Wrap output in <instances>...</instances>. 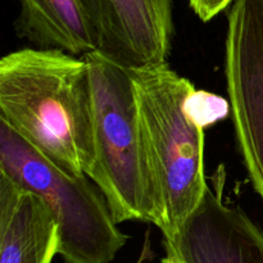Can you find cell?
Masks as SVG:
<instances>
[{"label": "cell", "instance_id": "6da1fadb", "mask_svg": "<svg viewBox=\"0 0 263 263\" xmlns=\"http://www.w3.org/2000/svg\"><path fill=\"white\" fill-rule=\"evenodd\" d=\"M0 120L67 172L94 162V102L85 55L23 48L0 61Z\"/></svg>", "mask_w": 263, "mask_h": 263}, {"label": "cell", "instance_id": "7a4b0ae2", "mask_svg": "<svg viewBox=\"0 0 263 263\" xmlns=\"http://www.w3.org/2000/svg\"><path fill=\"white\" fill-rule=\"evenodd\" d=\"M94 102V162L87 176L116 222L161 228L162 211L131 69L94 50L85 54Z\"/></svg>", "mask_w": 263, "mask_h": 263}, {"label": "cell", "instance_id": "3957f363", "mask_svg": "<svg viewBox=\"0 0 263 263\" xmlns=\"http://www.w3.org/2000/svg\"><path fill=\"white\" fill-rule=\"evenodd\" d=\"M139 110L158 189L159 230L175 235L207 192L204 128L187 112L194 85L168 63L131 69Z\"/></svg>", "mask_w": 263, "mask_h": 263}, {"label": "cell", "instance_id": "277c9868", "mask_svg": "<svg viewBox=\"0 0 263 263\" xmlns=\"http://www.w3.org/2000/svg\"><path fill=\"white\" fill-rule=\"evenodd\" d=\"M0 172L36 193L58 223L64 263H110L128 236L118 229L102 190L46 158L0 120Z\"/></svg>", "mask_w": 263, "mask_h": 263}, {"label": "cell", "instance_id": "5b68a950", "mask_svg": "<svg viewBox=\"0 0 263 263\" xmlns=\"http://www.w3.org/2000/svg\"><path fill=\"white\" fill-rule=\"evenodd\" d=\"M225 72L239 149L263 200V0L230 5Z\"/></svg>", "mask_w": 263, "mask_h": 263}, {"label": "cell", "instance_id": "8992f818", "mask_svg": "<svg viewBox=\"0 0 263 263\" xmlns=\"http://www.w3.org/2000/svg\"><path fill=\"white\" fill-rule=\"evenodd\" d=\"M97 50L130 69L167 63L174 35L172 0H77Z\"/></svg>", "mask_w": 263, "mask_h": 263}, {"label": "cell", "instance_id": "52a82bcc", "mask_svg": "<svg viewBox=\"0 0 263 263\" xmlns=\"http://www.w3.org/2000/svg\"><path fill=\"white\" fill-rule=\"evenodd\" d=\"M223 181L222 172L175 235L164 239L166 254L182 263H263V230L223 202Z\"/></svg>", "mask_w": 263, "mask_h": 263}, {"label": "cell", "instance_id": "ba28073f", "mask_svg": "<svg viewBox=\"0 0 263 263\" xmlns=\"http://www.w3.org/2000/svg\"><path fill=\"white\" fill-rule=\"evenodd\" d=\"M58 248L50 208L0 172V263H53Z\"/></svg>", "mask_w": 263, "mask_h": 263}, {"label": "cell", "instance_id": "9c48e42d", "mask_svg": "<svg viewBox=\"0 0 263 263\" xmlns=\"http://www.w3.org/2000/svg\"><path fill=\"white\" fill-rule=\"evenodd\" d=\"M17 31L39 48L74 55L97 50L91 27L77 0H20Z\"/></svg>", "mask_w": 263, "mask_h": 263}, {"label": "cell", "instance_id": "30bf717a", "mask_svg": "<svg viewBox=\"0 0 263 263\" xmlns=\"http://www.w3.org/2000/svg\"><path fill=\"white\" fill-rule=\"evenodd\" d=\"M187 112L203 128L223 120L231 112V105L220 95L195 89L187 98Z\"/></svg>", "mask_w": 263, "mask_h": 263}, {"label": "cell", "instance_id": "8fae6325", "mask_svg": "<svg viewBox=\"0 0 263 263\" xmlns=\"http://www.w3.org/2000/svg\"><path fill=\"white\" fill-rule=\"evenodd\" d=\"M187 2L200 21L210 22L216 15L230 7L234 0H187Z\"/></svg>", "mask_w": 263, "mask_h": 263}, {"label": "cell", "instance_id": "7c38bea8", "mask_svg": "<svg viewBox=\"0 0 263 263\" xmlns=\"http://www.w3.org/2000/svg\"><path fill=\"white\" fill-rule=\"evenodd\" d=\"M161 263H182V262H180L179 259L175 258V257L171 256V254H166V257L162 259Z\"/></svg>", "mask_w": 263, "mask_h": 263}]
</instances>
